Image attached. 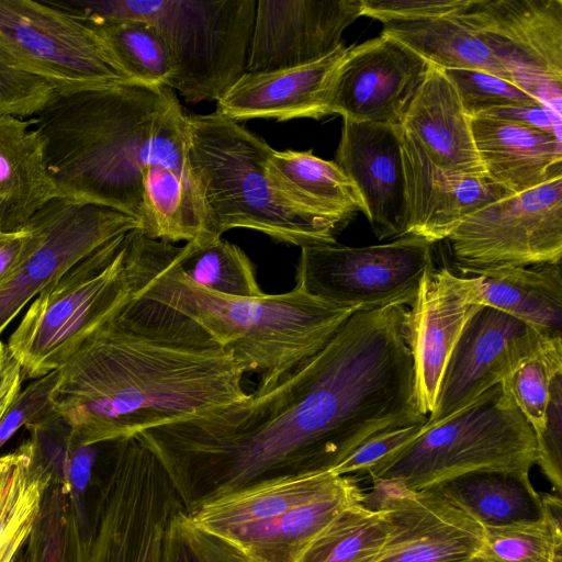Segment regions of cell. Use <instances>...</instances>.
I'll use <instances>...</instances> for the list:
<instances>
[{"label": "cell", "mask_w": 562, "mask_h": 562, "mask_svg": "<svg viewBox=\"0 0 562 562\" xmlns=\"http://www.w3.org/2000/svg\"><path fill=\"white\" fill-rule=\"evenodd\" d=\"M406 313L358 311L271 386L211 416L148 430L184 510L262 480L330 472L371 438L425 424Z\"/></svg>", "instance_id": "obj_1"}, {"label": "cell", "mask_w": 562, "mask_h": 562, "mask_svg": "<svg viewBox=\"0 0 562 562\" xmlns=\"http://www.w3.org/2000/svg\"><path fill=\"white\" fill-rule=\"evenodd\" d=\"M50 394L76 445L207 417L244 401L246 366L173 311L134 296L58 370Z\"/></svg>", "instance_id": "obj_2"}, {"label": "cell", "mask_w": 562, "mask_h": 562, "mask_svg": "<svg viewBox=\"0 0 562 562\" xmlns=\"http://www.w3.org/2000/svg\"><path fill=\"white\" fill-rule=\"evenodd\" d=\"M59 196L143 217L149 165L188 171V115L168 87L122 83L57 94L36 116Z\"/></svg>", "instance_id": "obj_3"}, {"label": "cell", "mask_w": 562, "mask_h": 562, "mask_svg": "<svg viewBox=\"0 0 562 562\" xmlns=\"http://www.w3.org/2000/svg\"><path fill=\"white\" fill-rule=\"evenodd\" d=\"M179 247L137 238L136 295L162 305L232 352L263 390L321 350L357 308L324 302L299 286L257 297L228 296L194 283L180 268Z\"/></svg>", "instance_id": "obj_4"}, {"label": "cell", "mask_w": 562, "mask_h": 562, "mask_svg": "<svg viewBox=\"0 0 562 562\" xmlns=\"http://www.w3.org/2000/svg\"><path fill=\"white\" fill-rule=\"evenodd\" d=\"M272 149L217 112L188 115V167L212 235L247 228L301 248L336 243L335 225L302 212L273 188L267 172Z\"/></svg>", "instance_id": "obj_5"}, {"label": "cell", "mask_w": 562, "mask_h": 562, "mask_svg": "<svg viewBox=\"0 0 562 562\" xmlns=\"http://www.w3.org/2000/svg\"><path fill=\"white\" fill-rule=\"evenodd\" d=\"M88 25L143 20L172 63L169 88L187 102L218 101L246 69L256 0H44Z\"/></svg>", "instance_id": "obj_6"}, {"label": "cell", "mask_w": 562, "mask_h": 562, "mask_svg": "<svg viewBox=\"0 0 562 562\" xmlns=\"http://www.w3.org/2000/svg\"><path fill=\"white\" fill-rule=\"evenodd\" d=\"M138 229L105 243L35 296L7 342L23 380L58 370L135 296Z\"/></svg>", "instance_id": "obj_7"}, {"label": "cell", "mask_w": 562, "mask_h": 562, "mask_svg": "<svg viewBox=\"0 0 562 562\" xmlns=\"http://www.w3.org/2000/svg\"><path fill=\"white\" fill-rule=\"evenodd\" d=\"M532 426L501 383L431 426L368 475L373 485L417 491L480 469L529 472L536 464Z\"/></svg>", "instance_id": "obj_8"}, {"label": "cell", "mask_w": 562, "mask_h": 562, "mask_svg": "<svg viewBox=\"0 0 562 562\" xmlns=\"http://www.w3.org/2000/svg\"><path fill=\"white\" fill-rule=\"evenodd\" d=\"M89 526L76 562H162L166 533L182 504L157 456L138 437L109 442Z\"/></svg>", "instance_id": "obj_9"}, {"label": "cell", "mask_w": 562, "mask_h": 562, "mask_svg": "<svg viewBox=\"0 0 562 562\" xmlns=\"http://www.w3.org/2000/svg\"><path fill=\"white\" fill-rule=\"evenodd\" d=\"M0 54L59 95L138 83L93 27L43 0H0Z\"/></svg>", "instance_id": "obj_10"}, {"label": "cell", "mask_w": 562, "mask_h": 562, "mask_svg": "<svg viewBox=\"0 0 562 562\" xmlns=\"http://www.w3.org/2000/svg\"><path fill=\"white\" fill-rule=\"evenodd\" d=\"M434 268V244L416 236L363 247L314 245L301 248L295 285L339 307L409 306Z\"/></svg>", "instance_id": "obj_11"}, {"label": "cell", "mask_w": 562, "mask_h": 562, "mask_svg": "<svg viewBox=\"0 0 562 562\" xmlns=\"http://www.w3.org/2000/svg\"><path fill=\"white\" fill-rule=\"evenodd\" d=\"M446 240L453 270L561 262L562 178L482 207Z\"/></svg>", "instance_id": "obj_12"}, {"label": "cell", "mask_w": 562, "mask_h": 562, "mask_svg": "<svg viewBox=\"0 0 562 562\" xmlns=\"http://www.w3.org/2000/svg\"><path fill=\"white\" fill-rule=\"evenodd\" d=\"M456 16L561 117L562 0H470Z\"/></svg>", "instance_id": "obj_13"}, {"label": "cell", "mask_w": 562, "mask_h": 562, "mask_svg": "<svg viewBox=\"0 0 562 562\" xmlns=\"http://www.w3.org/2000/svg\"><path fill=\"white\" fill-rule=\"evenodd\" d=\"M40 235L36 249L0 289V337L45 286L111 239L140 228V222L116 210L55 198L30 220Z\"/></svg>", "instance_id": "obj_14"}, {"label": "cell", "mask_w": 562, "mask_h": 562, "mask_svg": "<svg viewBox=\"0 0 562 562\" xmlns=\"http://www.w3.org/2000/svg\"><path fill=\"white\" fill-rule=\"evenodd\" d=\"M362 501L384 510L389 521L374 562H463L482 548L484 528L435 485L417 491L373 485Z\"/></svg>", "instance_id": "obj_15"}, {"label": "cell", "mask_w": 562, "mask_h": 562, "mask_svg": "<svg viewBox=\"0 0 562 562\" xmlns=\"http://www.w3.org/2000/svg\"><path fill=\"white\" fill-rule=\"evenodd\" d=\"M429 68L427 60L383 33L347 47L329 89L327 114L401 125Z\"/></svg>", "instance_id": "obj_16"}, {"label": "cell", "mask_w": 562, "mask_h": 562, "mask_svg": "<svg viewBox=\"0 0 562 562\" xmlns=\"http://www.w3.org/2000/svg\"><path fill=\"white\" fill-rule=\"evenodd\" d=\"M544 338L520 319L493 307L481 306L469 318L452 349L440 380L435 408L424 427H431L454 415L501 383L510 368L532 352Z\"/></svg>", "instance_id": "obj_17"}, {"label": "cell", "mask_w": 562, "mask_h": 562, "mask_svg": "<svg viewBox=\"0 0 562 562\" xmlns=\"http://www.w3.org/2000/svg\"><path fill=\"white\" fill-rule=\"evenodd\" d=\"M361 16V0H260L245 71L291 68L319 60L341 45Z\"/></svg>", "instance_id": "obj_18"}, {"label": "cell", "mask_w": 562, "mask_h": 562, "mask_svg": "<svg viewBox=\"0 0 562 562\" xmlns=\"http://www.w3.org/2000/svg\"><path fill=\"white\" fill-rule=\"evenodd\" d=\"M471 277L449 267L428 270L407 306L406 335L418 395L428 416L435 408L447 361L469 318L481 307Z\"/></svg>", "instance_id": "obj_19"}, {"label": "cell", "mask_w": 562, "mask_h": 562, "mask_svg": "<svg viewBox=\"0 0 562 562\" xmlns=\"http://www.w3.org/2000/svg\"><path fill=\"white\" fill-rule=\"evenodd\" d=\"M400 125L344 119L335 164L363 203V214L379 239L402 237L406 190Z\"/></svg>", "instance_id": "obj_20"}, {"label": "cell", "mask_w": 562, "mask_h": 562, "mask_svg": "<svg viewBox=\"0 0 562 562\" xmlns=\"http://www.w3.org/2000/svg\"><path fill=\"white\" fill-rule=\"evenodd\" d=\"M406 190L404 236L446 240L482 207L510 195L486 175H462L435 165L413 136L398 130Z\"/></svg>", "instance_id": "obj_21"}, {"label": "cell", "mask_w": 562, "mask_h": 562, "mask_svg": "<svg viewBox=\"0 0 562 562\" xmlns=\"http://www.w3.org/2000/svg\"><path fill=\"white\" fill-rule=\"evenodd\" d=\"M347 53L341 45L311 64L271 71L248 72L217 101L218 114L233 121L249 119H321L335 72Z\"/></svg>", "instance_id": "obj_22"}, {"label": "cell", "mask_w": 562, "mask_h": 562, "mask_svg": "<svg viewBox=\"0 0 562 562\" xmlns=\"http://www.w3.org/2000/svg\"><path fill=\"white\" fill-rule=\"evenodd\" d=\"M470 123L485 175L509 194L562 178L561 138L487 116L470 117Z\"/></svg>", "instance_id": "obj_23"}, {"label": "cell", "mask_w": 562, "mask_h": 562, "mask_svg": "<svg viewBox=\"0 0 562 562\" xmlns=\"http://www.w3.org/2000/svg\"><path fill=\"white\" fill-rule=\"evenodd\" d=\"M401 126L437 166L462 175H485L470 117L445 71L430 65Z\"/></svg>", "instance_id": "obj_24"}, {"label": "cell", "mask_w": 562, "mask_h": 562, "mask_svg": "<svg viewBox=\"0 0 562 562\" xmlns=\"http://www.w3.org/2000/svg\"><path fill=\"white\" fill-rule=\"evenodd\" d=\"M59 193L32 119L0 115V231L20 232Z\"/></svg>", "instance_id": "obj_25"}, {"label": "cell", "mask_w": 562, "mask_h": 562, "mask_svg": "<svg viewBox=\"0 0 562 562\" xmlns=\"http://www.w3.org/2000/svg\"><path fill=\"white\" fill-rule=\"evenodd\" d=\"M454 271L472 278L482 306L516 317L542 336L562 338L561 262Z\"/></svg>", "instance_id": "obj_26"}, {"label": "cell", "mask_w": 562, "mask_h": 562, "mask_svg": "<svg viewBox=\"0 0 562 562\" xmlns=\"http://www.w3.org/2000/svg\"><path fill=\"white\" fill-rule=\"evenodd\" d=\"M269 179L279 194L302 212L340 229L363 203L355 187L335 161L311 150L272 149Z\"/></svg>", "instance_id": "obj_27"}, {"label": "cell", "mask_w": 562, "mask_h": 562, "mask_svg": "<svg viewBox=\"0 0 562 562\" xmlns=\"http://www.w3.org/2000/svg\"><path fill=\"white\" fill-rule=\"evenodd\" d=\"M435 486L483 528L537 522L544 517L541 495L533 488L529 472L480 469Z\"/></svg>", "instance_id": "obj_28"}, {"label": "cell", "mask_w": 562, "mask_h": 562, "mask_svg": "<svg viewBox=\"0 0 562 562\" xmlns=\"http://www.w3.org/2000/svg\"><path fill=\"white\" fill-rule=\"evenodd\" d=\"M382 33L442 70H479L516 83L504 61L456 14L385 22Z\"/></svg>", "instance_id": "obj_29"}, {"label": "cell", "mask_w": 562, "mask_h": 562, "mask_svg": "<svg viewBox=\"0 0 562 562\" xmlns=\"http://www.w3.org/2000/svg\"><path fill=\"white\" fill-rule=\"evenodd\" d=\"M142 232L151 239L171 244L214 238L189 170L164 165L145 168Z\"/></svg>", "instance_id": "obj_30"}, {"label": "cell", "mask_w": 562, "mask_h": 562, "mask_svg": "<svg viewBox=\"0 0 562 562\" xmlns=\"http://www.w3.org/2000/svg\"><path fill=\"white\" fill-rule=\"evenodd\" d=\"M387 536L385 512L361 501L342 510L311 542L297 562H374Z\"/></svg>", "instance_id": "obj_31"}, {"label": "cell", "mask_w": 562, "mask_h": 562, "mask_svg": "<svg viewBox=\"0 0 562 562\" xmlns=\"http://www.w3.org/2000/svg\"><path fill=\"white\" fill-rule=\"evenodd\" d=\"M177 258L181 270L210 291L240 297L263 294L252 261L241 248L222 236L186 243L179 247Z\"/></svg>", "instance_id": "obj_32"}, {"label": "cell", "mask_w": 562, "mask_h": 562, "mask_svg": "<svg viewBox=\"0 0 562 562\" xmlns=\"http://www.w3.org/2000/svg\"><path fill=\"white\" fill-rule=\"evenodd\" d=\"M544 517L530 524L484 528L479 557L484 562H553L562 550V501L541 495Z\"/></svg>", "instance_id": "obj_33"}, {"label": "cell", "mask_w": 562, "mask_h": 562, "mask_svg": "<svg viewBox=\"0 0 562 562\" xmlns=\"http://www.w3.org/2000/svg\"><path fill=\"white\" fill-rule=\"evenodd\" d=\"M90 26L134 81L151 87L169 86L172 63L153 25L143 20L121 19Z\"/></svg>", "instance_id": "obj_34"}, {"label": "cell", "mask_w": 562, "mask_h": 562, "mask_svg": "<svg viewBox=\"0 0 562 562\" xmlns=\"http://www.w3.org/2000/svg\"><path fill=\"white\" fill-rule=\"evenodd\" d=\"M562 373V338L547 337L516 362L501 384L538 434L544 425L553 379Z\"/></svg>", "instance_id": "obj_35"}, {"label": "cell", "mask_w": 562, "mask_h": 562, "mask_svg": "<svg viewBox=\"0 0 562 562\" xmlns=\"http://www.w3.org/2000/svg\"><path fill=\"white\" fill-rule=\"evenodd\" d=\"M80 532L64 485L52 484L24 547V562H76Z\"/></svg>", "instance_id": "obj_36"}, {"label": "cell", "mask_w": 562, "mask_h": 562, "mask_svg": "<svg viewBox=\"0 0 562 562\" xmlns=\"http://www.w3.org/2000/svg\"><path fill=\"white\" fill-rule=\"evenodd\" d=\"M443 71L453 85L469 117L496 108L544 105L518 85L487 72L467 69Z\"/></svg>", "instance_id": "obj_37"}, {"label": "cell", "mask_w": 562, "mask_h": 562, "mask_svg": "<svg viewBox=\"0 0 562 562\" xmlns=\"http://www.w3.org/2000/svg\"><path fill=\"white\" fill-rule=\"evenodd\" d=\"M162 562H250L234 547L195 527L183 508L171 518Z\"/></svg>", "instance_id": "obj_38"}, {"label": "cell", "mask_w": 562, "mask_h": 562, "mask_svg": "<svg viewBox=\"0 0 562 562\" xmlns=\"http://www.w3.org/2000/svg\"><path fill=\"white\" fill-rule=\"evenodd\" d=\"M56 95L45 80L11 66L0 54V115L32 119Z\"/></svg>", "instance_id": "obj_39"}, {"label": "cell", "mask_w": 562, "mask_h": 562, "mask_svg": "<svg viewBox=\"0 0 562 562\" xmlns=\"http://www.w3.org/2000/svg\"><path fill=\"white\" fill-rule=\"evenodd\" d=\"M34 460L50 475L53 484H66V468L74 446L69 424L57 413L29 424Z\"/></svg>", "instance_id": "obj_40"}, {"label": "cell", "mask_w": 562, "mask_h": 562, "mask_svg": "<svg viewBox=\"0 0 562 562\" xmlns=\"http://www.w3.org/2000/svg\"><path fill=\"white\" fill-rule=\"evenodd\" d=\"M57 376L58 371H52L35 379L20 391L0 420V450L21 427L56 413L50 402V394Z\"/></svg>", "instance_id": "obj_41"}, {"label": "cell", "mask_w": 562, "mask_h": 562, "mask_svg": "<svg viewBox=\"0 0 562 562\" xmlns=\"http://www.w3.org/2000/svg\"><path fill=\"white\" fill-rule=\"evenodd\" d=\"M538 464L560 496L562 490V373L551 384L543 428L536 434Z\"/></svg>", "instance_id": "obj_42"}, {"label": "cell", "mask_w": 562, "mask_h": 562, "mask_svg": "<svg viewBox=\"0 0 562 562\" xmlns=\"http://www.w3.org/2000/svg\"><path fill=\"white\" fill-rule=\"evenodd\" d=\"M423 425L397 428L378 435L361 445L330 472L337 475L369 474L423 432Z\"/></svg>", "instance_id": "obj_43"}, {"label": "cell", "mask_w": 562, "mask_h": 562, "mask_svg": "<svg viewBox=\"0 0 562 562\" xmlns=\"http://www.w3.org/2000/svg\"><path fill=\"white\" fill-rule=\"evenodd\" d=\"M470 0H361V16L383 23L447 16L459 13Z\"/></svg>", "instance_id": "obj_44"}, {"label": "cell", "mask_w": 562, "mask_h": 562, "mask_svg": "<svg viewBox=\"0 0 562 562\" xmlns=\"http://www.w3.org/2000/svg\"><path fill=\"white\" fill-rule=\"evenodd\" d=\"M98 453L97 446H82L74 442L67 461L65 488L81 532H85L89 526L87 492Z\"/></svg>", "instance_id": "obj_45"}, {"label": "cell", "mask_w": 562, "mask_h": 562, "mask_svg": "<svg viewBox=\"0 0 562 562\" xmlns=\"http://www.w3.org/2000/svg\"><path fill=\"white\" fill-rule=\"evenodd\" d=\"M40 241L41 235L31 224L20 232L0 231V289L36 249Z\"/></svg>", "instance_id": "obj_46"}, {"label": "cell", "mask_w": 562, "mask_h": 562, "mask_svg": "<svg viewBox=\"0 0 562 562\" xmlns=\"http://www.w3.org/2000/svg\"><path fill=\"white\" fill-rule=\"evenodd\" d=\"M487 116L540 130L561 138V117L546 105L505 106L490 110Z\"/></svg>", "instance_id": "obj_47"}, {"label": "cell", "mask_w": 562, "mask_h": 562, "mask_svg": "<svg viewBox=\"0 0 562 562\" xmlns=\"http://www.w3.org/2000/svg\"><path fill=\"white\" fill-rule=\"evenodd\" d=\"M23 381L20 364L0 339V420L20 393Z\"/></svg>", "instance_id": "obj_48"}, {"label": "cell", "mask_w": 562, "mask_h": 562, "mask_svg": "<svg viewBox=\"0 0 562 562\" xmlns=\"http://www.w3.org/2000/svg\"><path fill=\"white\" fill-rule=\"evenodd\" d=\"M34 522L23 527L0 547V562H15L30 537Z\"/></svg>", "instance_id": "obj_49"}, {"label": "cell", "mask_w": 562, "mask_h": 562, "mask_svg": "<svg viewBox=\"0 0 562 562\" xmlns=\"http://www.w3.org/2000/svg\"><path fill=\"white\" fill-rule=\"evenodd\" d=\"M553 562H562V550L555 554Z\"/></svg>", "instance_id": "obj_50"}, {"label": "cell", "mask_w": 562, "mask_h": 562, "mask_svg": "<svg viewBox=\"0 0 562 562\" xmlns=\"http://www.w3.org/2000/svg\"><path fill=\"white\" fill-rule=\"evenodd\" d=\"M463 562H484V561L479 555H476L475 558L468 560V561H463Z\"/></svg>", "instance_id": "obj_51"}, {"label": "cell", "mask_w": 562, "mask_h": 562, "mask_svg": "<svg viewBox=\"0 0 562 562\" xmlns=\"http://www.w3.org/2000/svg\"><path fill=\"white\" fill-rule=\"evenodd\" d=\"M15 562H24V553H23V550L21 551V553L19 554L18 559L15 560Z\"/></svg>", "instance_id": "obj_52"}]
</instances>
